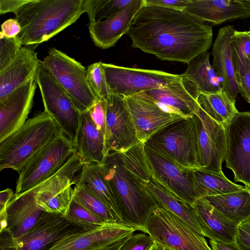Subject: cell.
<instances>
[{"label":"cell","mask_w":250,"mask_h":250,"mask_svg":"<svg viewBox=\"0 0 250 250\" xmlns=\"http://www.w3.org/2000/svg\"><path fill=\"white\" fill-rule=\"evenodd\" d=\"M131 46L162 61L189 63L208 51L212 41L210 25L183 11L145 4L126 34Z\"/></svg>","instance_id":"obj_1"},{"label":"cell","mask_w":250,"mask_h":250,"mask_svg":"<svg viewBox=\"0 0 250 250\" xmlns=\"http://www.w3.org/2000/svg\"><path fill=\"white\" fill-rule=\"evenodd\" d=\"M100 167L115 196L122 223L144 232L150 217L159 207L155 200L125 167L118 152L109 153Z\"/></svg>","instance_id":"obj_2"},{"label":"cell","mask_w":250,"mask_h":250,"mask_svg":"<svg viewBox=\"0 0 250 250\" xmlns=\"http://www.w3.org/2000/svg\"><path fill=\"white\" fill-rule=\"evenodd\" d=\"M83 0H30L14 14L24 46L39 44L72 24L83 13Z\"/></svg>","instance_id":"obj_3"},{"label":"cell","mask_w":250,"mask_h":250,"mask_svg":"<svg viewBox=\"0 0 250 250\" xmlns=\"http://www.w3.org/2000/svg\"><path fill=\"white\" fill-rule=\"evenodd\" d=\"M44 110L26 120L16 131L0 141V171L11 168L19 173L28 161L60 132Z\"/></svg>","instance_id":"obj_4"},{"label":"cell","mask_w":250,"mask_h":250,"mask_svg":"<svg viewBox=\"0 0 250 250\" xmlns=\"http://www.w3.org/2000/svg\"><path fill=\"white\" fill-rule=\"evenodd\" d=\"M199 118L194 114L171 123L145 144L180 166L199 169Z\"/></svg>","instance_id":"obj_5"},{"label":"cell","mask_w":250,"mask_h":250,"mask_svg":"<svg viewBox=\"0 0 250 250\" xmlns=\"http://www.w3.org/2000/svg\"><path fill=\"white\" fill-rule=\"evenodd\" d=\"M41 63L65 91L81 113L95 104L97 99L88 83L86 69L79 62L52 48Z\"/></svg>","instance_id":"obj_6"},{"label":"cell","mask_w":250,"mask_h":250,"mask_svg":"<svg viewBox=\"0 0 250 250\" xmlns=\"http://www.w3.org/2000/svg\"><path fill=\"white\" fill-rule=\"evenodd\" d=\"M75 152L73 143L60 131L28 161L20 172L15 193L25 192L53 176Z\"/></svg>","instance_id":"obj_7"},{"label":"cell","mask_w":250,"mask_h":250,"mask_svg":"<svg viewBox=\"0 0 250 250\" xmlns=\"http://www.w3.org/2000/svg\"><path fill=\"white\" fill-rule=\"evenodd\" d=\"M144 233L161 246L172 250H213L205 237L159 206L150 217Z\"/></svg>","instance_id":"obj_8"},{"label":"cell","mask_w":250,"mask_h":250,"mask_svg":"<svg viewBox=\"0 0 250 250\" xmlns=\"http://www.w3.org/2000/svg\"><path fill=\"white\" fill-rule=\"evenodd\" d=\"M35 80L38 85L44 111L54 120L59 130L74 146L81 113L53 76L40 63Z\"/></svg>","instance_id":"obj_9"},{"label":"cell","mask_w":250,"mask_h":250,"mask_svg":"<svg viewBox=\"0 0 250 250\" xmlns=\"http://www.w3.org/2000/svg\"><path fill=\"white\" fill-rule=\"evenodd\" d=\"M84 165L75 152L63 166L53 176L35 187V199L44 212L65 216L73 200L78 173Z\"/></svg>","instance_id":"obj_10"},{"label":"cell","mask_w":250,"mask_h":250,"mask_svg":"<svg viewBox=\"0 0 250 250\" xmlns=\"http://www.w3.org/2000/svg\"><path fill=\"white\" fill-rule=\"evenodd\" d=\"M110 92L124 97L165 86L182 78L161 70L130 68L102 62Z\"/></svg>","instance_id":"obj_11"},{"label":"cell","mask_w":250,"mask_h":250,"mask_svg":"<svg viewBox=\"0 0 250 250\" xmlns=\"http://www.w3.org/2000/svg\"><path fill=\"white\" fill-rule=\"evenodd\" d=\"M145 150L153 179L178 199L191 206L198 198L194 169L180 166L146 144Z\"/></svg>","instance_id":"obj_12"},{"label":"cell","mask_w":250,"mask_h":250,"mask_svg":"<svg viewBox=\"0 0 250 250\" xmlns=\"http://www.w3.org/2000/svg\"><path fill=\"white\" fill-rule=\"evenodd\" d=\"M226 135V167L235 182L250 188V112H238L224 125Z\"/></svg>","instance_id":"obj_13"},{"label":"cell","mask_w":250,"mask_h":250,"mask_svg":"<svg viewBox=\"0 0 250 250\" xmlns=\"http://www.w3.org/2000/svg\"><path fill=\"white\" fill-rule=\"evenodd\" d=\"M106 101L104 139L106 154L125 151L140 142L125 98L111 93Z\"/></svg>","instance_id":"obj_14"},{"label":"cell","mask_w":250,"mask_h":250,"mask_svg":"<svg viewBox=\"0 0 250 250\" xmlns=\"http://www.w3.org/2000/svg\"><path fill=\"white\" fill-rule=\"evenodd\" d=\"M125 98L140 142L145 143L160 130L185 118L164 110L145 91Z\"/></svg>","instance_id":"obj_15"},{"label":"cell","mask_w":250,"mask_h":250,"mask_svg":"<svg viewBox=\"0 0 250 250\" xmlns=\"http://www.w3.org/2000/svg\"><path fill=\"white\" fill-rule=\"evenodd\" d=\"M86 231L64 216L44 212L33 227L16 239L19 250H47L63 237Z\"/></svg>","instance_id":"obj_16"},{"label":"cell","mask_w":250,"mask_h":250,"mask_svg":"<svg viewBox=\"0 0 250 250\" xmlns=\"http://www.w3.org/2000/svg\"><path fill=\"white\" fill-rule=\"evenodd\" d=\"M138 230L123 223L105 224L66 236L47 250H105Z\"/></svg>","instance_id":"obj_17"},{"label":"cell","mask_w":250,"mask_h":250,"mask_svg":"<svg viewBox=\"0 0 250 250\" xmlns=\"http://www.w3.org/2000/svg\"><path fill=\"white\" fill-rule=\"evenodd\" d=\"M199 169L221 175L223 162L226 153L225 127L211 119L199 107Z\"/></svg>","instance_id":"obj_18"},{"label":"cell","mask_w":250,"mask_h":250,"mask_svg":"<svg viewBox=\"0 0 250 250\" xmlns=\"http://www.w3.org/2000/svg\"><path fill=\"white\" fill-rule=\"evenodd\" d=\"M145 92L169 113L184 118L199 113L201 93L196 85L186 78L182 77L165 86Z\"/></svg>","instance_id":"obj_19"},{"label":"cell","mask_w":250,"mask_h":250,"mask_svg":"<svg viewBox=\"0 0 250 250\" xmlns=\"http://www.w3.org/2000/svg\"><path fill=\"white\" fill-rule=\"evenodd\" d=\"M35 76L16 88L0 103V141L26 121L33 104L37 83Z\"/></svg>","instance_id":"obj_20"},{"label":"cell","mask_w":250,"mask_h":250,"mask_svg":"<svg viewBox=\"0 0 250 250\" xmlns=\"http://www.w3.org/2000/svg\"><path fill=\"white\" fill-rule=\"evenodd\" d=\"M145 4V0H132L119 12L104 21L89 23V31L95 45L102 49L114 46L129 30L134 17Z\"/></svg>","instance_id":"obj_21"},{"label":"cell","mask_w":250,"mask_h":250,"mask_svg":"<svg viewBox=\"0 0 250 250\" xmlns=\"http://www.w3.org/2000/svg\"><path fill=\"white\" fill-rule=\"evenodd\" d=\"M183 11L201 23L212 25L250 17L240 0H190Z\"/></svg>","instance_id":"obj_22"},{"label":"cell","mask_w":250,"mask_h":250,"mask_svg":"<svg viewBox=\"0 0 250 250\" xmlns=\"http://www.w3.org/2000/svg\"><path fill=\"white\" fill-rule=\"evenodd\" d=\"M38 45L21 47L15 59L0 71V103L36 76L41 63L35 51Z\"/></svg>","instance_id":"obj_23"},{"label":"cell","mask_w":250,"mask_h":250,"mask_svg":"<svg viewBox=\"0 0 250 250\" xmlns=\"http://www.w3.org/2000/svg\"><path fill=\"white\" fill-rule=\"evenodd\" d=\"M35 188L14 193L6 207L7 230L16 239L25 234L44 212L35 199Z\"/></svg>","instance_id":"obj_24"},{"label":"cell","mask_w":250,"mask_h":250,"mask_svg":"<svg viewBox=\"0 0 250 250\" xmlns=\"http://www.w3.org/2000/svg\"><path fill=\"white\" fill-rule=\"evenodd\" d=\"M235 29L227 25L220 28L211 51L212 67L222 80L223 89L234 99L237 98L238 90L235 70L230 49V40Z\"/></svg>","instance_id":"obj_25"},{"label":"cell","mask_w":250,"mask_h":250,"mask_svg":"<svg viewBox=\"0 0 250 250\" xmlns=\"http://www.w3.org/2000/svg\"><path fill=\"white\" fill-rule=\"evenodd\" d=\"M74 147L84 164L102 165L107 156L104 136L97 128L89 110L81 113Z\"/></svg>","instance_id":"obj_26"},{"label":"cell","mask_w":250,"mask_h":250,"mask_svg":"<svg viewBox=\"0 0 250 250\" xmlns=\"http://www.w3.org/2000/svg\"><path fill=\"white\" fill-rule=\"evenodd\" d=\"M191 206L211 235L212 241L236 244L239 231L238 223L220 213L204 197L196 199Z\"/></svg>","instance_id":"obj_27"},{"label":"cell","mask_w":250,"mask_h":250,"mask_svg":"<svg viewBox=\"0 0 250 250\" xmlns=\"http://www.w3.org/2000/svg\"><path fill=\"white\" fill-rule=\"evenodd\" d=\"M143 184L159 207L180 218L199 234L213 241L211 235L191 206L178 199L158 184L152 177L150 181Z\"/></svg>","instance_id":"obj_28"},{"label":"cell","mask_w":250,"mask_h":250,"mask_svg":"<svg viewBox=\"0 0 250 250\" xmlns=\"http://www.w3.org/2000/svg\"><path fill=\"white\" fill-rule=\"evenodd\" d=\"M76 185L84 188L101 200L122 223L115 196L103 177L100 165L84 164Z\"/></svg>","instance_id":"obj_29"},{"label":"cell","mask_w":250,"mask_h":250,"mask_svg":"<svg viewBox=\"0 0 250 250\" xmlns=\"http://www.w3.org/2000/svg\"><path fill=\"white\" fill-rule=\"evenodd\" d=\"M218 211L239 225L250 220V188L204 197Z\"/></svg>","instance_id":"obj_30"},{"label":"cell","mask_w":250,"mask_h":250,"mask_svg":"<svg viewBox=\"0 0 250 250\" xmlns=\"http://www.w3.org/2000/svg\"><path fill=\"white\" fill-rule=\"evenodd\" d=\"M210 53H203L189 63L181 75L193 83L201 93H211L221 90L222 80L216 74L209 62Z\"/></svg>","instance_id":"obj_31"},{"label":"cell","mask_w":250,"mask_h":250,"mask_svg":"<svg viewBox=\"0 0 250 250\" xmlns=\"http://www.w3.org/2000/svg\"><path fill=\"white\" fill-rule=\"evenodd\" d=\"M235 101L223 88L215 93H201L198 99L200 108L224 126L239 112Z\"/></svg>","instance_id":"obj_32"},{"label":"cell","mask_w":250,"mask_h":250,"mask_svg":"<svg viewBox=\"0 0 250 250\" xmlns=\"http://www.w3.org/2000/svg\"><path fill=\"white\" fill-rule=\"evenodd\" d=\"M193 175L198 198L235 192L244 187L231 182L225 175L203 169H194Z\"/></svg>","instance_id":"obj_33"},{"label":"cell","mask_w":250,"mask_h":250,"mask_svg":"<svg viewBox=\"0 0 250 250\" xmlns=\"http://www.w3.org/2000/svg\"><path fill=\"white\" fill-rule=\"evenodd\" d=\"M145 144L140 142L125 151L118 152L125 167L142 183L148 182L152 179Z\"/></svg>","instance_id":"obj_34"},{"label":"cell","mask_w":250,"mask_h":250,"mask_svg":"<svg viewBox=\"0 0 250 250\" xmlns=\"http://www.w3.org/2000/svg\"><path fill=\"white\" fill-rule=\"evenodd\" d=\"M73 200L106 224L121 223L107 207L86 188L75 185Z\"/></svg>","instance_id":"obj_35"},{"label":"cell","mask_w":250,"mask_h":250,"mask_svg":"<svg viewBox=\"0 0 250 250\" xmlns=\"http://www.w3.org/2000/svg\"><path fill=\"white\" fill-rule=\"evenodd\" d=\"M229 45L235 75H243L250 63V30H235Z\"/></svg>","instance_id":"obj_36"},{"label":"cell","mask_w":250,"mask_h":250,"mask_svg":"<svg viewBox=\"0 0 250 250\" xmlns=\"http://www.w3.org/2000/svg\"><path fill=\"white\" fill-rule=\"evenodd\" d=\"M132 0H83V10L88 16L89 23L107 19L119 12Z\"/></svg>","instance_id":"obj_37"},{"label":"cell","mask_w":250,"mask_h":250,"mask_svg":"<svg viewBox=\"0 0 250 250\" xmlns=\"http://www.w3.org/2000/svg\"><path fill=\"white\" fill-rule=\"evenodd\" d=\"M88 83L97 99L106 100L111 93L102 62H96L86 68Z\"/></svg>","instance_id":"obj_38"},{"label":"cell","mask_w":250,"mask_h":250,"mask_svg":"<svg viewBox=\"0 0 250 250\" xmlns=\"http://www.w3.org/2000/svg\"><path fill=\"white\" fill-rule=\"evenodd\" d=\"M64 217L68 220L83 227L86 230H93L106 224L73 199Z\"/></svg>","instance_id":"obj_39"},{"label":"cell","mask_w":250,"mask_h":250,"mask_svg":"<svg viewBox=\"0 0 250 250\" xmlns=\"http://www.w3.org/2000/svg\"><path fill=\"white\" fill-rule=\"evenodd\" d=\"M0 71L6 67L17 57L21 43L18 36L7 38L0 33Z\"/></svg>","instance_id":"obj_40"},{"label":"cell","mask_w":250,"mask_h":250,"mask_svg":"<svg viewBox=\"0 0 250 250\" xmlns=\"http://www.w3.org/2000/svg\"><path fill=\"white\" fill-rule=\"evenodd\" d=\"M154 243L148 234L136 233L128 237L120 250H149Z\"/></svg>","instance_id":"obj_41"},{"label":"cell","mask_w":250,"mask_h":250,"mask_svg":"<svg viewBox=\"0 0 250 250\" xmlns=\"http://www.w3.org/2000/svg\"><path fill=\"white\" fill-rule=\"evenodd\" d=\"M106 101L105 99H97L95 104L89 110L90 116L98 129L104 136Z\"/></svg>","instance_id":"obj_42"},{"label":"cell","mask_w":250,"mask_h":250,"mask_svg":"<svg viewBox=\"0 0 250 250\" xmlns=\"http://www.w3.org/2000/svg\"><path fill=\"white\" fill-rule=\"evenodd\" d=\"M14 194L13 190L9 188L0 192V232L7 229L6 207Z\"/></svg>","instance_id":"obj_43"},{"label":"cell","mask_w":250,"mask_h":250,"mask_svg":"<svg viewBox=\"0 0 250 250\" xmlns=\"http://www.w3.org/2000/svg\"><path fill=\"white\" fill-rule=\"evenodd\" d=\"M236 80L238 93L250 103V63L243 75H236Z\"/></svg>","instance_id":"obj_44"},{"label":"cell","mask_w":250,"mask_h":250,"mask_svg":"<svg viewBox=\"0 0 250 250\" xmlns=\"http://www.w3.org/2000/svg\"><path fill=\"white\" fill-rule=\"evenodd\" d=\"M190 0H145L146 5H154L183 11Z\"/></svg>","instance_id":"obj_45"},{"label":"cell","mask_w":250,"mask_h":250,"mask_svg":"<svg viewBox=\"0 0 250 250\" xmlns=\"http://www.w3.org/2000/svg\"><path fill=\"white\" fill-rule=\"evenodd\" d=\"M1 33L7 38L17 37L21 31V26L16 19H9L4 21L1 25Z\"/></svg>","instance_id":"obj_46"},{"label":"cell","mask_w":250,"mask_h":250,"mask_svg":"<svg viewBox=\"0 0 250 250\" xmlns=\"http://www.w3.org/2000/svg\"><path fill=\"white\" fill-rule=\"evenodd\" d=\"M30 1V0H0V14L8 12L15 13L19 8Z\"/></svg>","instance_id":"obj_47"},{"label":"cell","mask_w":250,"mask_h":250,"mask_svg":"<svg viewBox=\"0 0 250 250\" xmlns=\"http://www.w3.org/2000/svg\"><path fill=\"white\" fill-rule=\"evenodd\" d=\"M0 249L19 250L17 240L8 231H4L0 233Z\"/></svg>","instance_id":"obj_48"},{"label":"cell","mask_w":250,"mask_h":250,"mask_svg":"<svg viewBox=\"0 0 250 250\" xmlns=\"http://www.w3.org/2000/svg\"><path fill=\"white\" fill-rule=\"evenodd\" d=\"M236 245L241 250H250V235L239 229Z\"/></svg>","instance_id":"obj_49"},{"label":"cell","mask_w":250,"mask_h":250,"mask_svg":"<svg viewBox=\"0 0 250 250\" xmlns=\"http://www.w3.org/2000/svg\"><path fill=\"white\" fill-rule=\"evenodd\" d=\"M209 244L213 250H241L236 244L230 245H226L209 240Z\"/></svg>","instance_id":"obj_50"},{"label":"cell","mask_w":250,"mask_h":250,"mask_svg":"<svg viewBox=\"0 0 250 250\" xmlns=\"http://www.w3.org/2000/svg\"><path fill=\"white\" fill-rule=\"evenodd\" d=\"M239 228L240 230L250 235V220L240 224Z\"/></svg>","instance_id":"obj_51"},{"label":"cell","mask_w":250,"mask_h":250,"mask_svg":"<svg viewBox=\"0 0 250 250\" xmlns=\"http://www.w3.org/2000/svg\"><path fill=\"white\" fill-rule=\"evenodd\" d=\"M127 238V237L123 239L122 240L114 245L113 246L105 250H120L125 242Z\"/></svg>","instance_id":"obj_52"},{"label":"cell","mask_w":250,"mask_h":250,"mask_svg":"<svg viewBox=\"0 0 250 250\" xmlns=\"http://www.w3.org/2000/svg\"><path fill=\"white\" fill-rule=\"evenodd\" d=\"M149 250H167V248L154 241V244Z\"/></svg>","instance_id":"obj_53"},{"label":"cell","mask_w":250,"mask_h":250,"mask_svg":"<svg viewBox=\"0 0 250 250\" xmlns=\"http://www.w3.org/2000/svg\"><path fill=\"white\" fill-rule=\"evenodd\" d=\"M250 15V0H240Z\"/></svg>","instance_id":"obj_54"},{"label":"cell","mask_w":250,"mask_h":250,"mask_svg":"<svg viewBox=\"0 0 250 250\" xmlns=\"http://www.w3.org/2000/svg\"><path fill=\"white\" fill-rule=\"evenodd\" d=\"M167 250H170V249H167Z\"/></svg>","instance_id":"obj_55"}]
</instances>
